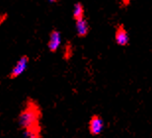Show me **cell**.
Wrapping results in <instances>:
<instances>
[{"label": "cell", "mask_w": 152, "mask_h": 138, "mask_svg": "<svg viewBox=\"0 0 152 138\" xmlns=\"http://www.w3.org/2000/svg\"><path fill=\"white\" fill-rule=\"evenodd\" d=\"M42 112L38 103L33 99L27 100L18 116V123L25 138H42Z\"/></svg>", "instance_id": "obj_1"}, {"label": "cell", "mask_w": 152, "mask_h": 138, "mask_svg": "<svg viewBox=\"0 0 152 138\" xmlns=\"http://www.w3.org/2000/svg\"><path fill=\"white\" fill-rule=\"evenodd\" d=\"M75 29H76V33H77L78 37L80 38H84L88 35L89 33V24L86 20L81 19L78 21H75Z\"/></svg>", "instance_id": "obj_6"}, {"label": "cell", "mask_w": 152, "mask_h": 138, "mask_svg": "<svg viewBox=\"0 0 152 138\" xmlns=\"http://www.w3.org/2000/svg\"><path fill=\"white\" fill-rule=\"evenodd\" d=\"M50 3H54V2H56V0H48Z\"/></svg>", "instance_id": "obj_8"}, {"label": "cell", "mask_w": 152, "mask_h": 138, "mask_svg": "<svg viewBox=\"0 0 152 138\" xmlns=\"http://www.w3.org/2000/svg\"><path fill=\"white\" fill-rule=\"evenodd\" d=\"M115 41L120 47H126L129 44V35L123 25L117 27L115 34Z\"/></svg>", "instance_id": "obj_4"}, {"label": "cell", "mask_w": 152, "mask_h": 138, "mask_svg": "<svg viewBox=\"0 0 152 138\" xmlns=\"http://www.w3.org/2000/svg\"><path fill=\"white\" fill-rule=\"evenodd\" d=\"M61 45V34L58 31L53 30L50 34V38L48 42V47L50 53H56Z\"/></svg>", "instance_id": "obj_5"}, {"label": "cell", "mask_w": 152, "mask_h": 138, "mask_svg": "<svg viewBox=\"0 0 152 138\" xmlns=\"http://www.w3.org/2000/svg\"><path fill=\"white\" fill-rule=\"evenodd\" d=\"M88 129L92 136L100 135L104 130V120L101 116L98 115H93L91 116L89 123H88Z\"/></svg>", "instance_id": "obj_3"}, {"label": "cell", "mask_w": 152, "mask_h": 138, "mask_svg": "<svg viewBox=\"0 0 152 138\" xmlns=\"http://www.w3.org/2000/svg\"><path fill=\"white\" fill-rule=\"evenodd\" d=\"M73 18L75 21L84 19V8L81 3H76L73 7V12H72Z\"/></svg>", "instance_id": "obj_7"}, {"label": "cell", "mask_w": 152, "mask_h": 138, "mask_svg": "<svg viewBox=\"0 0 152 138\" xmlns=\"http://www.w3.org/2000/svg\"><path fill=\"white\" fill-rule=\"evenodd\" d=\"M29 64V57L27 55H23L21 56L18 61L16 62V64L13 66V68L11 69L10 73L8 75L9 79H16L19 76H21L24 72L26 71L27 67H28Z\"/></svg>", "instance_id": "obj_2"}]
</instances>
